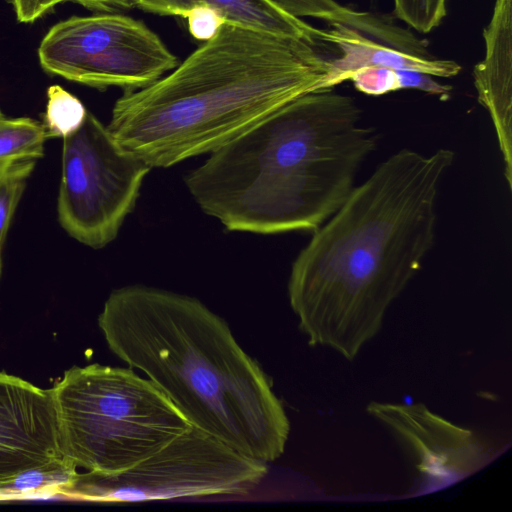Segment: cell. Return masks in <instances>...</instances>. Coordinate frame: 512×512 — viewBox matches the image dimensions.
<instances>
[{
	"mask_svg": "<svg viewBox=\"0 0 512 512\" xmlns=\"http://www.w3.org/2000/svg\"><path fill=\"white\" fill-rule=\"evenodd\" d=\"M455 153L403 148L382 162L296 257L290 306L311 346L352 361L435 241L440 183Z\"/></svg>",
	"mask_w": 512,
	"mask_h": 512,
	"instance_id": "6da1fadb",
	"label": "cell"
},
{
	"mask_svg": "<svg viewBox=\"0 0 512 512\" xmlns=\"http://www.w3.org/2000/svg\"><path fill=\"white\" fill-rule=\"evenodd\" d=\"M98 326L110 351L152 381L191 425L248 457L270 463L282 456L290 422L270 378L200 300L122 287L108 296Z\"/></svg>",
	"mask_w": 512,
	"mask_h": 512,
	"instance_id": "7a4b0ae2",
	"label": "cell"
},
{
	"mask_svg": "<svg viewBox=\"0 0 512 512\" xmlns=\"http://www.w3.org/2000/svg\"><path fill=\"white\" fill-rule=\"evenodd\" d=\"M376 142L352 97L310 92L212 152L185 182L229 231H315L347 199Z\"/></svg>",
	"mask_w": 512,
	"mask_h": 512,
	"instance_id": "3957f363",
	"label": "cell"
},
{
	"mask_svg": "<svg viewBox=\"0 0 512 512\" xmlns=\"http://www.w3.org/2000/svg\"><path fill=\"white\" fill-rule=\"evenodd\" d=\"M320 48L231 23L170 74L125 92L109 131L152 167L212 153L304 94L327 90Z\"/></svg>",
	"mask_w": 512,
	"mask_h": 512,
	"instance_id": "277c9868",
	"label": "cell"
},
{
	"mask_svg": "<svg viewBox=\"0 0 512 512\" xmlns=\"http://www.w3.org/2000/svg\"><path fill=\"white\" fill-rule=\"evenodd\" d=\"M51 391L63 456L88 474L125 471L191 426L152 381L130 367L73 366Z\"/></svg>",
	"mask_w": 512,
	"mask_h": 512,
	"instance_id": "5b68a950",
	"label": "cell"
},
{
	"mask_svg": "<svg viewBox=\"0 0 512 512\" xmlns=\"http://www.w3.org/2000/svg\"><path fill=\"white\" fill-rule=\"evenodd\" d=\"M267 473L268 463L191 425L127 470L111 476L80 474L74 487L84 499L116 503L239 496L252 491Z\"/></svg>",
	"mask_w": 512,
	"mask_h": 512,
	"instance_id": "8992f818",
	"label": "cell"
},
{
	"mask_svg": "<svg viewBox=\"0 0 512 512\" xmlns=\"http://www.w3.org/2000/svg\"><path fill=\"white\" fill-rule=\"evenodd\" d=\"M61 159L59 222L78 242L102 248L116 238L132 212L151 167L122 147L89 112L63 138Z\"/></svg>",
	"mask_w": 512,
	"mask_h": 512,
	"instance_id": "52a82bcc",
	"label": "cell"
},
{
	"mask_svg": "<svg viewBox=\"0 0 512 512\" xmlns=\"http://www.w3.org/2000/svg\"><path fill=\"white\" fill-rule=\"evenodd\" d=\"M38 58L48 73L96 88L146 87L177 65L143 22L120 14L73 16L50 28Z\"/></svg>",
	"mask_w": 512,
	"mask_h": 512,
	"instance_id": "ba28073f",
	"label": "cell"
},
{
	"mask_svg": "<svg viewBox=\"0 0 512 512\" xmlns=\"http://www.w3.org/2000/svg\"><path fill=\"white\" fill-rule=\"evenodd\" d=\"M367 412L394 435L410 457L418 473L414 495L450 487L497 457L496 446L433 413L423 403L373 401Z\"/></svg>",
	"mask_w": 512,
	"mask_h": 512,
	"instance_id": "9c48e42d",
	"label": "cell"
},
{
	"mask_svg": "<svg viewBox=\"0 0 512 512\" xmlns=\"http://www.w3.org/2000/svg\"><path fill=\"white\" fill-rule=\"evenodd\" d=\"M65 466L74 467L61 450L51 388L0 372V492L32 470Z\"/></svg>",
	"mask_w": 512,
	"mask_h": 512,
	"instance_id": "30bf717a",
	"label": "cell"
},
{
	"mask_svg": "<svg viewBox=\"0 0 512 512\" xmlns=\"http://www.w3.org/2000/svg\"><path fill=\"white\" fill-rule=\"evenodd\" d=\"M131 7L144 11L183 17L193 7L208 6L234 25L318 46L321 29L304 17L331 20L336 12L335 0H130Z\"/></svg>",
	"mask_w": 512,
	"mask_h": 512,
	"instance_id": "8fae6325",
	"label": "cell"
},
{
	"mask_svg": "<svg viewBox=\"0 0 512 512\" xmlns=\"http://www.w3.org/2000/svg\"><path fill=\"white\" fill-rule=\"evenodd\" d=\"M484 58L473 68L478 102L488 111L512 188V0H495L483 30Z\"/></svg>",
	"mask_w": 512,
	"mask_h": 512,
	"instance_id": "7c38bea8",
	"label": "cell"
},
{
	"mask_svg": "<svg viewBox=\"0 0 512 512\" xmlns=\"http://www.w3.org/2000/svg\"><path fill=\"white\" fill-rule=\"evenodd\" d=\"M319 40L336 53V57H329L330 88L348 80L354 71L364 67L411 70L441 78L454 77L461 71V66L453 60L408 54L340 24L322 29Z\"/></svg>",
	"mask_w": 512,
	"mask_h": 512,
	"instance_id": "4fadbf2b",
	"label": "cell"
},
{
	"mask_svg": "<svg viewBox=\"0 0 512 512\" xmlns=\"http://www.w3.org/2000/svg\"><path fill=\"white\" fill-rule=\"evenodd\" d=\"M354 87L366 95L381 96L401 89H416L433 95H446L452 87L433 76L417 71L386 67H364L348 78Z\"/></svg>",
	"mask_w": 512,
	"mask_h": 512,
	"instance_id": "5bb4252c",
	"label": "cell"
},
{
	"mask_svg": "<svg viewBox=\"0 0 512 512\" xmlns=\"http://www.w3.org/2000/svg\"><path fill=\"white\" fill-rule=\"evenodd\" d=\"M48 139L43 123L28 117L0 119V172L24 162H36Z\"/></svg>",
	"mask_w": 512,
	"mask_h": 512,
	"instance_id": "9a60e30c",
	"label": "cell"
},
{
	"mask_svg": "<svg viewBox=\"0 0 512 512\" xmlns=\"http://www.w3.org/2000/svg\"><path fill=\"white\" fill-rule=\"evenodd\" d=\"M87 110L82 102L59 85L47 89V104L43 125L48 138L62 139L77 130Z\"/></svg>",
	"mask_w": 512,
	"mask_h": 512,
	"instance_id": "2e32d148",
	"label": "cell"
},
{
	"mask_svg": "<svg viewBox=\"0 0 512 512\" xmlns=\"http://www.w3.org/2000/svg\"><path fill=\"white\" fill-rule=\"evenodd\" d=\"M36 162H24L0 172V253L5 238L25 189V184Z\"/></svg>",
	"mask_w": 512,
	"mask_h": 512,
	"instance_id": "e0dca14e",
	"label": "cell"
},
{
	"mask_svg": "<svg viewBox=\"0 0 512 512\" xmlns=\"http://www.w3.org/2000/svg\"><path fill=\"white\" fill-rule=\"evenodd\" d=\"M395 16L419 33H430L447 15V0H393Z\"/></svg>",
	"mask_w": 512,
	"mask_h": 512,
	"instance_id": "ac0fdd59",
	"label": "cell"
},
{
	"mask_svg": "<svg viewBox=\"0 0 512 512\" xmlns=\"http://www.w3.org/2000/svg\"><path fill=\"white\" fill-rule=\"evenodd\" d=\"M184 18L188 22L190 34L204 42L214 37L221 26L227 23L218 11L204 5L191 8Z\"/></svg>",
	"mask_w": 512,
	"mask_h": 512,
	"instance_id": "d6986e66",
	"label": "cell"
},
{
	"mask_svg": "<svg viewBox=\"0 0 512 512\" xmlns=\"http://www.w3.org/2000/svg\"><path fill=\"white\" fill-rule=\"evenodd\" d=\"M65 0H10L19 22L30 23Z\"/></svg>",
	"mask_w": 512,
	"mask_h": 512,
	"instance_id": "ffe728a7",
	"label": "cell"
},
{
	"mask_svg": "<svg viewBox=\"0 0 512 512\" xmlns=\"http://www.w3.org/2000/svg\"><path fill=\"white\" fill-rule=\"evenodd\" d=\"M74 1L91 9L112 11L117 8H130V0H65Z\"/></svg>",
	"mask_w": 512,
	"mask_h": 512,
	"instance_id": "44dd1931",
	"label": "cell"
},
{
	"mask_svg": "<svg viewBox=\"0 0 512 512\" xmlns=\"http://www.w3.org/2000/svg\"><path fill=\"white\" fill-rule=\"evenodd\" d=\"M1 272H2V260H1V253H0V277H1Z\"/></svg>",
	"mask_w": 512,
	"mask_h": 512,
	"instance_id": "7402d4cb",
	"label": "cell"
},
{
	"mask_svg": "<svg viewBox=\"0 0 512 512\" xmlns=\"http://www.w3.org/2000/svg\"><path fill=\"white\" fill-rule=\"evenodd\" d=\"M2 118H4V115H3V113H2V111L0 109V119H2Z\"/></svg>",
	"mask_w": 512,
	"mask_h": 512,
	"instance_id": "603a6c76",
	"label": "cell"
}]
</instances>
